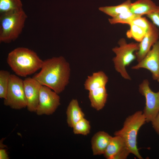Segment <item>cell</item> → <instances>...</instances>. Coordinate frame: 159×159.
<instances>
[{"label": "cell", "instance_id": "1", "mask_svg": "<svg viewBox=\"0 0 159 159\" xmlns=\"http://www.w3.org/2000/svg\"><path fill=\"white\" fill-rule=\"evenodd\" d=\"M70 73L69 63L60 56L44 60L40 71L32 77L41 85L49 87L59 94L68 84Z\"/></svg>", "mask_w": 159, "mask_h": 159}, {"label": "cell", "instance_id": "2", "mask_svg": "<svg viewBox=\"0 0 159 159\" xmlns=\"http://www.w3.org/2000/svg\"><path fill=\"white\" fill-rule=\"evenodd\" d=\"M6 61L16 75L22 77H26L41 69L43 62L36 52L24 47H18L11 51Z\"/></svg>", "mask_w": 159, "mask_h": 159}, {"label": "cell", "instance_id": "3", "mask_svg": "<svg viewBox=\"0 0 159 159\" xmlns=\"http://www.w3.org/2000/svg\"><path fill=\"white\" fill-rule=\"evenodd\" d=\"M27 18L23 9L0 14V42L9 43L17 39Z\"/></svg>", "mask_w": 159, "mask_h": 159}, {"label": "cell", "instance_id": "4", "mask_svg": "<svg viewBox=\"0 0 159 159\" xmlns=\"http://www.w3.org/2000/svg\"><path fill=\"white\" fill-rule=\"evenodd\" d=\"M145 122L146 119L143 111H138L127 117L123 127L114 134L115 135L120 136L123 139L130 153L139 159L143 158L137 147V135L140 129Z\"/></svg>", "mask_w": 159, "mask_h": 159}, {"label": "cell", "instance_id": "5", "mask_svg": "<svg viewBox=\"0 0 159 159\" xmlns=\"http://www.w3.org/2000/svg\"><path fill=\"white\" fill-rule=\"evenodd\" d=\"M108 80L105 73L97 72L89 76L85 82V88L89 91L91 106L97 110L102 109L106 103L108 94L106 85Z\"/></svg>", "mask_w": 159, "mask_h": 159}, {"label": "cell", "instance_id": "6", "mask_svg": "<svg viewBox=\"0 0 159 159\" xmlns=\"http://www.w3.org/2000/svg\"><path fill=\"white\" fill-rule=\"evenodd\" d=\"M118 43L119 46L115 47L112 49L116 54L112 59L115 69L124 79L131 80L126 67L136 59L134 53L138 50L139 43L133 42L128 43L123 38L120 39Z\"/></svg>", "mask_w": 159, "mask_h": 159}, {"label": "cell", "instance_id": "7", "mask_svg": "<svg viewBox=\"0 0 159 159\" xmlns=\"http://www.w3.org/2000/svg\"><path fill=\"white\" fill-rule=\"evenodd\" d=\"M4 105L15 110L26 107L23 80L17 75L10 74L6 97Z\"/></svg>", "mask_w": 159, "mask_h": 159}, {"label": "cell", "instance_id": "8", "mask_svg": "<svg viewBox=\"0 0 159 159\" xmlns=\"http://www.w3.org/2000/svg\"><path fill=\"white\" fill-rule=\"evenodd\" d=\"M147 79L143 80L139 85V91L145 99V105L143 112L146 122H151L159 112V91L155 92L152 90Z\"/></svg>", "mask_w": 159, "mask_h": 159}, {"label": "cell", "instance_id": "9", "mask_svg": "<svg viewBox=\"0 0 159 159\" xmlns=\"http://www.w3.org/2000/svg\"><path fill=\"white\" fill-rule=\"evenodd\" d=\"M58 94L49 87L41 86L39 102L36 112L38 115H50L53 114L60 105V98Z\"/></svg>", "mask_w": 159, "mask_h": 159}, {"label": "cell", "instance_id": "10", "mask_svg": "<svg viewBox=\"0 0 159 159\" xmlns=\"http://www.w3.org/2000/svg\"><path fill=\"white\" fill-rule=\"evenodd\" d=\"M144 68L150 71L153 80L159 79V40L152 46V48L140 62L132 66L131 69H138Z\"/></svg>", "mask_w": 159, "mask_h": 159}, {"label": "cell", "instance_id": "11", "mask_svg": "<svg viewBox=\"0 0 159 159\" xmlns=\"http://www.w3.org/2000/svg\"><path fill=\"white\" fill-rule=\"evenodd\" d=\"M23 83L27 102L26 108L29 112H36L39 104L42 85L33 77L25 78L23 80Z\"/></svg>", "mask_w": 159, "mask_h": 159}, {"label": "cell", "instance_id": "12", "mask_svg": "<svg viewBox=\"0 0 159 159\" xmlns=\"http://www.w3.org/2000/svg\"><path fill=\"white\" fill-rule=\"evenodd\" d=\"M159 38L158 29L150 22L145 36L139 43V49L135 53L136 59L138 62L143 59L150 49L151 47L158 40Z\"/></svg>", "mask_w": 159, "mask_h": 159}, {"label": "cell", "instance_id": "13", "mask_svg": "<svg viewBox=\"0 0 159 159\" xmlns=\"http://www.w3.org/2000/svg\"><path fill=\"white\" fill-rule=\"evenodd\" d=\"M108 133L99 131L95 133L91 140V148L94 155L104 154L112 138Z\"/></svg>", "mask_w": 159, "mask_h": 159}, {"label": "cell", "instance_id": "14", "mask_svg": "<svg viewBox=\"0 0 159 159\" xmlns=\"http://www.w3.org/2000/svg\"><path fill=\"white\" fill-rule=\"evenodd\" d=\"M158 7L151 0H138L132 3L130 11L136 16H141L156 11Z\"/></svg>", "mask_w": 159, "mask_h": 159}, {"label": "cell", "instance_id": "15", "mask_svg": "<svg viewBox=\"0 0 159 159\" xmlns=\"http://www.w3.org/2000/svg\"><path fill=\"white\" fill-rule=\"evenodd\" d=\"M68 126L72 128L78 121L85 117V114L80 107L77 100L73 99L70 102L66 110Z\"/></svg>", "mask_w": 159, "mask_h": 159}, {"label": "cell", "instance_id": "16", "mask_svg": "<svg viewBox=\"0 0 159 159\" xmlns=\"http://www.w3.org/2000/svg\"><path fill=\"white\" fill-rule=\"evenodd\" d=\"M127 148L123 139L120 136L115 135L112 137L103 155L107 159H114L116 155Z\"/></svg>", "mask_w": 159, "mask_h": 159}, {"label": "cell", "instance_id": "17", "mask_svg": "<svg viewBox=\"0 0 159 159\" xmlns=\"http://www.w3.org/2000/svg\"><path fill=\"white\" fill-rule=\"evenodd\" d=\"M131 3L130 0H127L119 5L101 7L99 8V9L112 18L122 13L130 11Z\"/></svg>", "mask_w": 159, "mask_h": 159}, {"label": "cell", "instance_id": "18", "mask_svg": "<svg viewBox=\"0 0 159 159\" xmlns=\"http://www.w3.org/2000/svg\"><path fill=\"white\" fill-rule=\"evenodd\" d=\"M23 9L21 0H0V14Z\"/></svg>", "mask_w": 159, "mask_h": 159}, {"label": "cell", "instance_id": "19", "mask_svg": "<svg viewBox=\"0 0 159 159\" xmlns=\"http://www.w3.org/2000/svg\"><path fill=\"white\" fill-rule=\"evenodd\" d=\"M137 16L130 10L120 14L114 17L109 19L108 21L112 24H122L129 25L132 21Z\"/></svg>", "mask_w": 159, "mask_h": 159}, {"label": "cell", "instance_id": "20", "mask_svg": "<svg viewBox=\"0 0 159 159\" xmlns=\"http://www.w3.org/2000/svg\"><path fill=\"white\" fill-rule=\"evenodd\" d=\"M130 28L126 32V35L128 38H132L140 42L145 36L146 31L143 29L132 24L129 25Z\"/></svg>", "mask_w": 159, "mask_h": 159}, {"label": "cell", "instance_id": "21", "mask_svg": "<svg viewBox=\"0 0 159 159\" xmlns=\"http://www.w3.org/2000/svg\"><path fill=\"white\" fill-rule=\"evenodd\" d=\"M72 128L74 134L86 135L90 132L91 126L89 121L84 117L77 122Z\"/></svg>", "mask_w": 159, "mask_h": 159}, {"label": "cell", "instance_id": "22", "mask_svg": "<svg viewBox=\"0 0 159 159\" xmlns=\"http://www.w3.org/2000/svg\"><path fill=\"white\" fill-rule=\"evenodd\" d=\"M10 72L7 70L0 71V98L5 99L9 85Z\"/></svg>", "mask_w": 159, "mask_h": 159}, {"label": "cell", "instance_id": "23", "mask_svg": "<svg viewBox=\"0 0 159 159\" xmlns=\"http://www.w3.org/2000/svg\"><path fill=\"white\" fill-rule=\"evenodd\" d=\"M150 23V22L146 18L141 16L135 17L132 21L130 24L137 25L147 31L149 27Z\"/></svg>", "mask_w": 159, "mask_h": 159}, {"label": "cell", "instance_id": "24", "mask_svg": "<svg viewBox=\"0 0 159 159\" xmlns=\"http://www.w3.org/2000/svg\"><path fill=\"white\" fill-rule=\"evenodd\" d=\"M147 16L153 24L159 28V6L157 10L147 15Z\"/></svg>", "mask_w": 159, "mask_h": 159}, {"label": "cell", "instance_id": "25", "mask_svg": "<svg viewBox=\"0 0 159 159\" xmlns=\"http://www.w3.org/2000/svg\"><path fill=\"white\" fill-rule=\"evenodd\" d=\"M151 122L153 128L157 133L159 135V112L154 119Z\"/></svg>", "mask_w": 159, "mask_h": 159}, {"label": "cell", "instance_id": "26", "mask_svg": "<svg viewBox=\"0 0 159 159\" xmlns=\"http://www.w3.org/2000/svg\"><path fill=\"white\" fill-rule=\"evenodd\" d=\"M0 159H8L9 157L5 149L0 148Z\"/></svg>", "mask_w": 159, "mask_h": 159}, {"label": "cell", "instance_id": "27", "mask_svg": "<svg viewBox=\"0 0 159 159\" xmlns=\"http://www.w3.org/2000/svg\"><path fill=\"white\" fill-rule=\"evenodd\" d=\"M157 81H158V82H159V79L158 80H157Z\"/></svg>", "mask_w": 159, "mask_h": 159}]
</instances>
